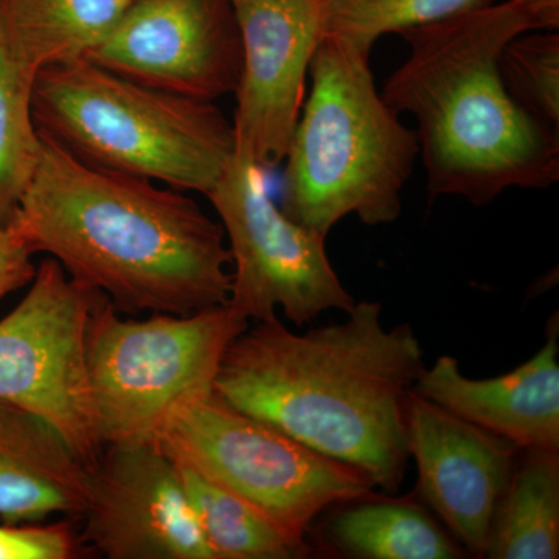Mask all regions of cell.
Wrapping results in <instances>:
<instances>
[{"label":"cell","instance_id":"obj_12","mask_svg":"<svg viewBox=\"0 0 559 559\" xmlns=\"http://www.w3.org/2000/svg\"><path fill=\"white\" fill-rule=\"evenodd\" d=\"M242 62L234 123L237 148L264 171L285 160L299 121L320 31V0H230Z\"/></svg>","mask_w":559,"mask_h":559},{"label":"cell","instance_id":"obj_19","mask_svg":"<svg viewBox=\"0 0 559 559\" xmlns=\"http://www.w3.org/2000/svg\"><path fill=\"white\" fill-rule=\"evenodd\" d=\"M187 498L215 559L307 557V539L289 535L266 513L229 489L176 462Z\"/></svg>","mask_w":559,"mask_h":559},{"label":"cell","instance_id":"obj_11","mask_svg":"<svg viewBox=\"0 0 559 559\" xmlns=\"http://www.w3.org/2000/svg\"><path fill=\"white\" fill-rule=\"evenodd\" d=\"M81 518V544L109 559H215L175 460L154 441L108 444Z\"/></svg>","mask_w":559,"mask_h":559},{"label":"cell","instance_id":"obj_9","mask_svg":"<svg viewBox=\"0 0 559 559\" xmlns=\"http://www.w3.org/2000/svg\"><path fill=\"white\" fill-rule=\"evenodd\" d=\"M102 296L47 257L24 299L0 320V400L53 426L90 469L103 444L92 412L86 334Z\"/></svg>","mask_w":559,"mask_h":559},{"label":"cell","instance_id":"obj_2","mask_svg":"<svg viewBox=\"0 0 559 559\" xmlns=\"http://www.w3.org/2000/svg\"><path fill=\"white\" fill-rule=\"evenodd\" d=\"M40 139L38 167L7 226L33 255L49 253L123 314L227 304L226 234L186 191L91 167Z\"/></svg>","mask_w":559,"mask_h":559},{"label":"cell","instance_id":"obj_21","mask_svg":"<svg viewBox=\"0 0 559 559\" xmlns=\"http://www.w3.org/2000/svg\"><path fill=\"white\" fill-rule=\"evenodd\" d=\"M500 0H320L322 38L369 51L389 33L451 20Z\"/></svg>","mask_w":559,"mask_h":559},{"label":"cell","instance_id":"obj_5","mask_svg":"<svg viewBox=\"0 0 559 559\" xmlns=\"http://www.w3.org/2000/svg\"><path fill=\"white\" fill-rule=\"evenodd\" d=\"M33 119L91 167L207 194L237 150L234 123L215 102L145 86L87 58L40 70Z\"/></svg>","mask_w":559,"mask_h":559},{"label":"cell","instance_id":"obj_23","mask_svg":"<svg viewBox=\"0 0 559 559\" xmlns=\"http://www.w3.org/2000/svg\"><path fill=\"white\" fill-rule=\"evenodd\" d=\"M81 540L69 524H0V559H72Z\"/></svg>","mask_w":559,"mask_h":559},{"label":"cell","instance_id":"obj_3","mask_svg":"<svg viewBox=\"0 0 559 559\" xmlns=\"http://www.w3.org/2000/svg\"><path fill=\"white\" fill-rule=\"evenodd\" d=\"M539 31L514 0L407 28L409 57L382 98L417 120L430 200L487 205L510 189L546 190L559 180V132L533 120L503 86L499 58L511 39Z\"/></svg>","mask_w":559,"mask_h":559},{"label":"cell","instance_id":"obj_17","mask_svg":"<svg viewBox=\"0 0 559 559\" xmlns=\"http://www.w3.org/2000/svg\"><path fill=\"white\" fill-rule=\"evenodd\" d=\"M492 520L485 558L559 557V451L521 450Z\"/></svg>","mask_w":559,"mask_h":559},{"label":"cell","instance_id":"obj_15","mask_svg":"<svg viewBox=\"0 0 559 559\" xmlns=\"http://www.w3.org/2000/svg\"><path fill=\"white\" fill-rule=\"evenodd\" d=\"M90 468L60 432L31 412L0 400V520L40 522L81 516Z\"/></svg>","mask_w":559,"mask_h":559},{"label":"cell","instance_id":"obj_24","mask_svg":"<svg viewBox=\"0 0 559 559\" xmlns=\"http://www.w3.org/2000/svg\"><path fill=\"white\" fill-rule=\"evenodd\" d=\"M33 253L10 227H0V300L31 285L36 267Z\"/></svg>","mask_w":559,"mask_h":559},{"label":"cell","instance_id":"obj_8","mask_svg":"<svg viewBox=\"0 0 559 559\" xmlns=\"http://www.w3.org/2000/svg\"><path fill=\"white\" fill-rule=\"evenodd\" d=\"M205 197L229 240L235 270L227 307L238 318L261 322L282 310L301 326L325 311L353 310L356 300L331 264L325 235L290 219L275 204L266 171L246 151L235 150Z\"/></svg>","mask_w":559,"mask_h":559},{"label":"cell","instance_id":"obj_4","mask_svg":"<svg viewBox=\"0 0 559 559\" xmlns=\"http://www.w3.org/2000/svg\"><path fill=\"white\" fill-rule=\"evenodd\" d=\"M310 76L283 160L280 209L325 237L352 215L367 226L393 223L419 156L415 130L377 90L369 51L322 38Z\"/></svg>","mask_w":559,"mask_h":559},{"label":"cell","instance_id":"obj_18","mask_svg":"<svg viewBox=\"0 0 559 559\" xmlns=\"http://www.w3.org/2000/svg\"><path fill=\"white\" fill-rule=\"evenodd\" d=\"M331 521L337 549L364 559H457L465 550L437 521L409 499L355 500Z\"/></svg>","mask_w":559,"mask_h":559},{"label":"cell","instance_id":"obj_7","mask_svg":"<svg viewBox=\"0 0 559 559\" xmlns=\"http://www.w3.org/2000/svg\"><path fill=\"white\" fill-rule=\"evenodd\" d=\"M157 443L299 539H307L312 522L331 506L369 498L377 488L362 471L311 450L215 393L176 414Z\"/></svg>","mask_w":559,"mask_h":559},{"label":"cell","instance_id":"obj_13","mask_svg":"<svg viewBox=\"0 0 559 559\" xmlns=\"http://www.w3.org/2000/svg\"><path fill=\"white\" fill-rule=\"evenodd\" d=\"M407 423L419 495L460 546L484 557L520 448L417 393Z\"/></svg>","mask_w":559,"mask_h":559},{"label":"cell","instance_id":"obj_25","mask_svg":"<svg viewBox=\"0 0 559 559\" xmlns=\"http://www.w3.org/2000/svg\"><path fill=\"white\" fill-rule=\"evenodd\" d=\"M522 7L539 31H558L559 27V0H514Z\"/></svg>","mask_w":559,"mask_h":559},{"label":"cell","instance_id":"obj_20","mask_svg":"<svg viewBox=\"0 0 559 559\" xmlns=\"http://www.w3.org/2000/svg\"><path fill=\"white\" fill-rule=\"evenodd\" d=\"M33 84L35 79L11 57L0 24V227L13 218L43 151L33 119Z\"/></svg>","mask_w":559,"mask_h":559},{"label":"cell","instance_id":"obj_6","mask_svg":"<svg viewBox=\"0 0 559 559\" xmlns=\"http://www.w3.org/2000/svg\"><path fill=\"white\" fill-rule=\"evenodd\" d=\"M248 320L226 305L124 319L108 297L92 310L86 367L102 444L157 443L183 407L212 395L221 360Z\"/></svg>","mask_w":559,"mask_h":559},{"label":"cell","instance_id":"obj_10","mask_svg":"<svg viewBox=\"0 0 559 559\" xmlns=\"http://www.w3.org/2000/svg\"><path fill=\"white\" fill-rule=\"evenodd\" d=\"M87 60L145 86L215 102L237 91L240 28L230 0H132Z\"/></svg>","mask_w":559,"mask_h":559},{"label":"cell","instance_id":"obj_1","mask_svg":"<svg viewBox=\"0 0 559 559\" xmlns=\"http://www.w3.org/2000/svg\"><path fill=\"white\" fill-rule=\"evenodd\" d=\"M423 369L412 326L385 329L380 301H356L344 322L304 334L278 318L246 329L213 393L392 495L411 459L409 401Z\"/></svg>","mask_w":559,"mask_h":559},{"label":"cell","instance_id":"obj_14","mask_svg":"<svg viewBox=\"0 0 559 559\" xmlns=\"http://www.w3.org/2000/svg\"><path fill=\"white\" fill-rule=\"evenodd\" d=\"M551 323L546 345L509 373L474 380L443 355L423 369L414 393L520 450L559 451L558 319Z\"/></svg>","mask_w":559,"mask_h":559},{"label":"cell","instance_id":"obj_16","mask_svg":"<svg viewBox=\"0 0 559 559\" xmlns=\"http://www.w3.org/2000/svg\"><path fill=\"white\" fill-rule=\"evenodd\" d=\"M132 0H0L11 57L36 80L50 66L87 58Z\"/></svg>","mask_w":559,"mask_h":559},{"label":"cell","instance_id":"obj_22","mask_svg":"<svg viewBox=\"0 0 559 559\" xmlns=\"http://www.w3.org/2000/svg\"><path fill=\"white\" fill-rule=\"evenodd\" d=\"M499 72L510 97L527 116L559 132V33L533 31L507 44Z\"/></svg>","mask_w":559,"mask_h":559}]
</instances>
